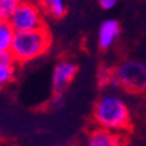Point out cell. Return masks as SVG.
<instances>
[{"label": "cell", "instance_id": "obj_1", "mask_svg": "<svg viewBox=\"0 0 146 146\" xmlns=\"http://www.w3.org/2000/svg\"><path fill=\"white\" fill-rule=\"evenodd\" d=\"M94 120L99 128L122 133L130 126V109L117 94H106L94 108Z\"/></svg>", "mask_w": 146, "mask_h": 146}, {"label": "cell", "instance_id": "obj_2", "mask_svg": "<svg viewBox=\"0 0 146 146\" xmlns=\"http://www.w3.org/2000/svg\"><path fill=\"white\" fill-rule=\"evenodd\" d=\"M51 36L48 28L16 32L11 46L15 63H28L42 57L50 49Z\"/></svg>", "mask_w": 146, "mask_h": 146}, {"label": "cell", "instance_id": "obj_3", "mask_svg": "<svg viewBox=\"0 0 146 146\" xmlns=\"http://www.w3.org/2000/svg\"><path fill=\"white\" fill-rule=\"evenodd\" d=\"M112 84L132 92L146 90V63L141 61H125L113 70Z\"/></svg>", "mask_w": 146, "mask_h": 146}, {"label": "cell", "instance_id": "obj_4", "mask_svg": "<svg viewBox=\"0 0 146 146\" xmlns=\"http://www.w3.org/2000/svg\"><path fill=\"white\" fill-rule=\"evenodd\" d=\"M9 23L16 32L34 31L46 27L42 8L38 5V3L29 0H21L11 16Z\"/></svg>", "mask_w": 146, "mask_h": 146}, {"label": "cell", "instance_id": "obj_5", "mask_svg": "<svg viewBox=\"0 0 146 146\" xmlns=\"http://www.w3.org/2000/svg\"><path fill=\"white\" fill-rule=\"evenodd\" d=\"M76 71H78V67L74 62L67 61V59L58 62L53 70V76H51V87L54 94L57 95L63 94V91L75 78Z\"/></svg>", "mask_w": 146, "mask_h": 146}, {"label": "cell", "instance_id": "obj_6", "mask_svg": "<svg viewBox=\"0 0 146 146\" xmlns=\"http://www.w3.org/2000/svg\"><path fill=\"white\" fill-rule=\"evenodd\" d=\"M125 138L122 133L98 128L90 134L88 146H124Z\"/></svg>", "mask_w": 146, "mask_h": 146}, {"label": "cell", "instance_id": "obj_7", "mask_svg": "<svg viewBox=\"0 0 146 146\" xmlns=\"http://www.w3.org/2000/svg\"><path fill=\"white\" fill-rule=\"evenodd\" d=\"M120 33H121V29H120V24L117 20L108 19V20L103 21L98 33L99 46L102 49H109L119 38Z\"/></svg>", "mask_w": 146, "mask_h": 146}, {"label": "cell", "instance_id": "obj_8", "mask_svg": "<svg viewBox=\"0 0 146 146\" xmlns=\"http://www.w3.org/2000/svg\"><path fill=\"white\" fill-rule=\"evenodd\" d=\"M16 31L11 25L9 21L0 23V51H11Z\"/></svg>", "mask_w": 146, "mask_h": 146}, {"label": "cell", "instance_id": "obj_9", "mask_svg": "<svg viewBox=\"0 0 146 146\" xmlns=\"http://www.w3.org/2000/svg\"><path fill=\"white\" fill-rule=\"evenodd\" d=\"M40 4L45 12L54 19H61L66 13L65 0H41Z\"/></svg>", "mask_w": 146, "mask_h": 146}, {"label": "cell", "instance_id": "obj_10", "mask_svg": "<svg viewBox=\"0 0 146 146\" xmlns=\"http://www.w3.org/2000/svg\"><path fill=\"white\" fill-rule=\"evenodd\" d=\"M21 0H0V23L9 21L12 13L20 4Z\"/></svg>", "mask_w": 146, "mask_h": 146}, {"label": "cell", "instance_id": "obj_11", "mask_svg": "<svg viewBox=\"0 0 146 146\" xmlns=\"http://www.w3.org/2000/svg\"><path fill=\"white\" fill-rule=\"evenodd\" d=\"M16 68L15 65H0V88L5 87L13 80Z\"/></svg>", "mask_w": 146, "mask_h": 146}, {"label": "cell", "instance_id": "obj_12", "mask_svg": "<svg viewBox=\"0 0 146 146\" xmlns=\"http://www.w3.org/2000/svg\"><path fill=\"white\" fill-rule=\"evenodd\" d=\"M98 80L100 84H112L113 82V70H111V68L108 67H102L100 70H99L98 72Z\"/></svg>", "mask_w": 146, "mask_h": 146}, {"label": "cell", "instance_id": "obj_13", "mask_svg": "<svg viewBox=\"0 0 146 146\" xmlns=\"http://www.w3.org/2000/svg\"><path fill=\"white\" fill-rule=\"evenodd\" d=\"M117 1H119V0H98L99 5L106 11H109V9H112V8H115Z\"/></svg>", "mask_w": 146, "mask_h": 146}, {"label": "cell", "instance_id": "obj_14", "mask_svg": "<svg viewBox=\"0 0 146 146\" xmlns=\"http://www.w3.org/2000/svg\"><path fill=\"white\" fill-rule=\"evenodd\" d=\"M29 1H33V3H40L41 0H29Z\"/></svg>", "mask_w": 146, "mask_h": 146}, {"label": "cell", "instance_id": "obj_15", "mask_svg": "<svg viewBox=\"0 0 146 146\" xmlns=\"http://www.w3.org/2000/svg\"><path fill=\"white\" fill-rule=\"evenodd\" d=\"M55 146H68V145H66V143H59V145H55Z\"/></svg>", "mask_w": 146, "mask_h": 146}]
</instances>
